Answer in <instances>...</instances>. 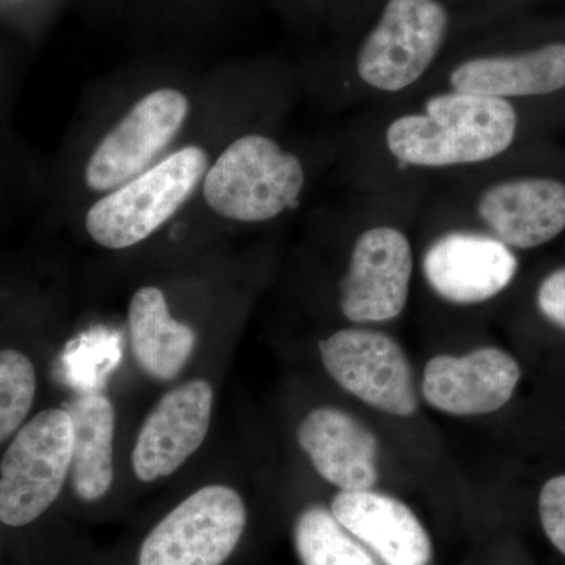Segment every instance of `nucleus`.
<instances>
[{"instance_id":"nucleus-1","label":"nucleus","mask_w":565,"mask_h":565,"mask_svg":"<svg viewBox=\"0 0 565 565\" xmlns=\"http://www.w3.org/2000/svg\"><path fill=\"white\" fill-rule=\"evenodd\" d=\"M516 131L519 115L508 99L445 88L418 110L388 121L382 141L390 158L405 169L449 170L500 158Z\"/></svg>"},{"instance_id":"nucleus-2","label":"nucleus","mask_w":565,"mask_h":565,"mask_svg":"<svg viewBox=\"0 0 565 565\" xmlns=\"http://www.w3.org/2000/svg\"><path fill=\"white\" fill-rule=\"evenodd\" d=\"M305 188L303 163L262 134L234 140L204 177L203 196L230 221H273L292 210Z\"/></svg>"},{"instance_id":"nucleus-3","label":"nucleus","mask_w":565,"mask_h":565,"mask_svg":"<svg viewBox=\"0 0 565 565\" xmlns=\"http://www.w3.org/2000/svg\"><path fill=\"white\" fill-rule=\"evenodd\" d=\"M449 24L441 0H386L356 51V79L382 95L415 87L444 50Z\"/></svg>"},{"instance_id":"nucleus-4","label":"nucleus","mask_w":565,"mask_h":565,"mask_svg":"<svg viewBox=\"0 0 565 565\" xmlns=\"http://www.w3.org/2000/svg\"><path fill=\"white\" fill-rule=\"evenodd\" d=\"M207 162L200 147L173 152L93 204L85 218L88 234L110 250L148 239L188 202L206 174Z\"/></svg>"},{"instance_id":"nucleus-5","label":"nucleus","mask_w":565,"mask_h":565,"mask_svg":"<svg viewBox=\"0 0 565 565\" xmlns=\"http://www.w3.org/2000/svg\"><path fill=\"white\" fill-rule=\"evenodd\" d=\"M73 460V423L50 408L24 424L0 462V522L20 527L40 519L61 494Z\"/></svg>"},{"instance_id":"nucleus-6","label":"nucleus","mask_w":565,"mask_h":565,"mask_svg":"<svg viewBox=\"0 0 565 565\" xmlns=\"http://www.w3.org/2000/svg\"><path fill=\"white\" fill-rule=\"evenodd\" d=\"M319 355L334 384L374 411L396 418L419 411L414 367L392 334L348 327L319 341Z\"/></svg>"},{"instance_id":"nucleus-7","label":"nucleus","mask_w":565,"mask_h":565,"mask_svg":"<svg viewBox=\"0 0 565 565\" xmlns=\"http://www.w3.org/2000/svg\"><path fill=\"white\" fill-rule=\"evenodd\" d=\"M415 252L393 223L367 226L353 241L340 282L338 308L352 326L373 327L399 318L411 299Z\"/></svg>"},{"instance_id":"nucleus-8","label":"nucleus","mask_w":565,"mask_h":565,"mask_svg":"<svg viewBox=\"0 0 565 565\" xmlns=\"http://www.w3.org/2000/svg\"><path fill=\"white\" fill-rule=\"evenodd\" d=\"M247 509L228 486H206L163 516L140 548L139 565H222L239 545Z\"/></svg>"},{"instance_id":"nucleus-9","label":"nucleus","mask_w":565,"mask_h":565,"mask_svg":"<svg viewBox=\"0 0 565 565\" xmlns=\"http://www.w3.org/2000/svg\"><path fill=\"white\" fill-rule=\"evenodd\" d=\"M519 273V258L500 239L475 228H452L424 248L422 274L441 302L476 307L503 294Z\"/></svg>"},{"instance_id":"nucleus-10","label":"nucleus","mask_w":565,"mask_h":565,"mask_svg":"<svg viewBox=\"0 0 565 565\" xmlns=\"http://www.w3.org/2000/svg\"><path fill=\"white\" fill-rule=\"evenodd\" d=\"M189 99L174 88L141 98L93 151L85 182L95 192H111L140 177L180 134Z\"/></svg>"},{"instance_id":"nucleus-11","label":"nucleus","mask_w":565,"mask_h":565,"mask_svg":"<svg viewBox=\"0 0 565 565\" xmlns=\"http://www.w3.org/2000/svg\"><path fill=\"white\" fill-rule=\"evenodd\" d=\"M522 379L515 356L497 345L463 355L440 353L424 364L419 394L434 411L449 416H482L501 411Z\"/></svg>"},{"instance_id":"nucleus-12","label":"nucleus","mask_w":565,"mask_h":565,"mask_svg":"<svg viewBox=\"0 0 565 565\" xmlns=\"http://www.w3.org/2000/svg\"><path fill=\"white\" fill-rule=\"evenodd\" d=\"M471 207L484 232L512 250H531L564 232L565 182L546 177L505 178L476 193Z\"/></svg>"},{"instance_id":"nucleus-13","label":"nucleus","mask_w":565,"mask_h":565,"mask_svg":"<svg viewBox=\"0 0 565 565\" xmlns=\"http://www.w3.org/2000/svg\"><path fill=\"white\" fill-rule=\"evenodd\" d=\"M212 403V386L200 379L163 394L141 424L134 448V473L141 482L173 475L196 452L210 430Z\"/></svg>"},{"instance_id":"nucleus-14","label":"nucleus","mask_w":565,"mask_h":565,"mask_svg":"<svg viewBox=\"0 0 565 565\" xmlns=\"http://www.w3.org/2000/svg\"><path fill=\"white\" fill-rule=\"evenodd\" d=\"M330 511L382 565H430L434 545L414 509L379 490H340Z\"/></svg>"},{"instance_id":"nucleus-15","label":"nucleus","mask_w":565,"mask_h":565,"mask_svg":"<svg viewBox=\"0 0 565 565\" xmlns=\"http://www.w3.org/2000/svg\"><path fill=\"white\" fill-rule=\"evenodd\" d=\"M297 441L323 481L340 490H370L381 478V444L370 426L343 408L323 405L305 416Z\"/></svg>"},{"instance_id":"nucleus-16","label":"nucleus","mask_w":565,"mask_h":565,"mask_svg":"<svg viewBox=\"0 0 565 565\" xmlns=\"http://www.w3.org/2000/svg\"><path fill=\"white\" fill-rule=\"evenodd\" d=\"M448 88L508 102L564 90L565 43L465 58L449 71Z\"/></svg>"},{"instance_id":"nucleus-17","label":"nucleus","mask_w":565,"mask_h":565,"mask_svg":"<svg viewBox=\"0 0 565 565\" xmlns=\"http://www.w3.org/2000/svg\"><path fill=\"white\" fill-rule=\"evenodd\" d=\"M134 356L156 381H173L191 359L195 332L172 318L166 296L156 286L134 294L128 311Z\"/></svg>"},{"instance_id":"nucleus-18","label":"nucleus","mask_w":565,"mask_h":565,"mask_svg":"<svg viewBox=\"0 0 565 565\" xmlns=\"http://www.w3.org/2000/svg\"><path fill=\"white\" fill-rule=\"evenodd\" d=\"M73 423V487L82 501L93 503L114 482V405L106 396L88 393L65 408Z\"/></svg>"},{"instance_id":"nucleus-19","label":"nucleus","mask_w":565,"mask_h":565,"mask_svg":"<svg viewBox=\"0 0 565 565\" xmlns=\"http://www.w3.org/2000/svg\"><path fill=\"white\" fill-rule=\"evenodd\" d=\"M294 546L302 565H381L370 550L323 505H308L294 525Z\"/></svg>"},{"instance_id":"nucleus-20","label":"nucleus","mask_w":565,"mask_h":565,"mask_svg":"<svg viewBox=\"0 0 565 565\" xmlns=\"http://www.w3.org/2000/svg\"><path fill=\"white\" fill-rule=\"evenodd\" d=\"M36 393L35 367L14 349L0 351V445L21 429Z\"/></svg>"},{"instance_id":"nucleus-21","label":"nucleus","mask_w":565,"mask_h":565,"mask_svg":"<svg viewBox=\"0 0 565 565\" xmlns=\"http://www.w3.org/2000/svg\"><path fill=\"white\" fill-rule=\"evenodd\" d=\"M539 519L548 541L565 556V475L553 476L542 487Z\"/></svg>"},{"instance_id":"nucleus-22","label":"nucleus","mask_w":565,"mask_h":565,"mask_svg":"<svg viewBox=\"0 0 565 565\" xmlns=\"http://www.w3.org/2000/svg\"><path fill=\"white\" fill-rule=\"evenodd\" d=\"M535 303L546 321L565 330V266L553 270L542 280Z\"/></svg>"}]
</instances>
